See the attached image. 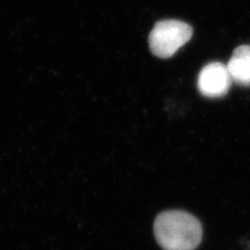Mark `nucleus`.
Here are the masks:
<instances>
[{
	"instance_id": "4",
	"label": "nucleus",
	"mask_w": 250,
	"mask_h": 250,
	"mask_svg": "<svg viewBox=\"0 0 250 250\" xmlns=\"http://www.w3.org/2000/svg\"><path fill=\"white\" fill-rule=\"evenodd\" d=\"M226 67L232 82L241 85H250V45L236 48Z\"/></svg>"
},
{
	"instance_id": "3",
	"label": "nucleus",
	"mask_w": 250,
	"mask_h": 250,
	"mask_svg": "<svg viewBox=\"0 0 250 250\" xmlns=\"http://www.w3.org/2000/svg\"><path fill=\"white\" fill-rule=\"evenodd\" d=\"M231 82L228 67L221 62H210L199 73L198 90L206 97L220 98L228 94Z\"/></svg>"
},
{
	"instance_id": "1",
	"label": "nucleus",
	"mask_w": 250,
	"mask_h": 250,
	"mask_svg": "<svg viewBox=\"0 0 250 250\" xmlns=\"http://www.w3.org/2000/svg\"><path fill=\"white\" fill-rule=\"evenodd\" d=\"M153 231L163 250H195L202 239L200 221L179 209L161 213L155 218Z\"/></svg>"
},
{
	"instance_id": "2",
	"label": "nucleus",
	"mask_w": 250,
	"mask_h": 250,
	"mask_svg": "<svg viewBox=\"0 0 250 250\" xmlns=\"http://www.w3.org/2000/svg\"><path fill=\"white\" fill-rule=\"evenodd\" d=\"M193 36L192 27L179 20H162L155 23L150 31L149 48L155 57L169 59L190 41Z\"/></svg>"
}]
</instances>
